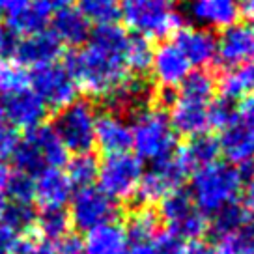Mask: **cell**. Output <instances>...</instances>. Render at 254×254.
Wrapping results in <instances>:
<instances>
[{
  "instance_id": "ab89813d",
  "label": "cell",
  "mask_w": 254,
  "mask_h": 254,
  "mask_svg": "<svg viewBox=\"0 0 254 254\" xmlns=\"http://www.w3.org/2000/svg\"><path fill=\"white\" fill-rule=\"evenodd\" d=\"M150 254H182L183 241L174 238L172 234H157L150 241Z\"/></svg>"
},
{
  "instance_id": "f6af8a7d",
  "label": "cell",
  "mask_w": 254,
  "mask_h": 254,
  "mask_svg": "<svg viewBox=\"0 0 254 254\" xmlns=\"http://www.w3.org/2000/svg\"><path fill=\"white\" fill-rule=\"evenodd\" d=\"M19 247V236L9 232L6 226H0V254H11Z\"/></svg>"
},
{
  "instance_id": "5bb4252c",
  "label": "cell",
  "mask_w": 254,
  "mask_h": 254,
  "mask_svg": "<svg viewBox=\"0 0 254 254\" xmlns=\"http://www.w3.org/2000/svg\"><path fill=\"white\" fill-rule=\"evenodd\" d=\"M254 58V28L245 23H236L224 28L217 40L215 62L224 67H236Z\"/></svg>"
},
{
  "instance_id": "db71d44e",
  "label": "cell",
  "mask_w": 254,
  "mask_h": 254,
  "mask_svg": "<svg viewBox=\"0 0 254 254\" xmlns=\"http://www.w3.org/2000/svg\"><path fill=\"white\" fill-rule=\"evenodd\" d=\"M9 178H11V170H9V167L4 163V161H0V194L6 190V187H8V182Z\"/></svg>"
},
{
  "instance_id": "d590c367",
  "label": "cell",
  "mask_w": 254,
  "mask_h": 254,
  "mask_svg": "<svg viewBox=\"0 0 254 254\" xmlns=\"http://www.w3.org/2000/svg\"><path fill=\"white\" fill-rule=\"evenodd\" d=\"M215 249L219 254H254V217L238 232L219 239Z\"/></svg>"
},
{
  "instance_id": "603a6c76",
  "label": "cell",
  "mask_w": 254,
  "mask_h": 254,
  "mask_svg": "<svg viewBox=\"0 0 254 254\" xmlns=\"http://www.w3.org/2000/svg\"><path fill=\"white\" fill-rule=\"evenodd\" d=\"M219 140L211 133L190 136L183 146H178L176 155L182 161V165L187 168V172H194L202 167H207L219 157Z\"/></svg>"
},
{
  "instance_id": "c3c4849f",
  "label": "cell",
  "mask_w": 254,
  "mask_h": 254,
  "mask_svg": "<svg viewBox=\"0 0 254 254\" xmlns=\"http://www.w3.org/2000/svg\"><path fill=\"white\" fill-rule=\"evenodd\" d=\"M56 254H84V251H82V241L67 236L64 241H60V247H58V253Z\"/></svg>"
},
{
  "instance_id": "52a82bcc",
  "label": "cell",
  "mask_w": 254,
  "mask_h": 254,
  "mask_svg": "<svg viewBox=\"0 0 254 254\" xmlns=\"http://www.w3.org/2000/svg\"><path fill=\"white\" fill-rule=\"evenodd\" d=\"M142 161L131 153L107 155L99 163V189L114 202H127L136 196V190L142 180Z\"/></svg>"
},
{
  "instance_id": "ee69618b",
  "label": "cell",
  "mask_w": 254,
  "mask_h": 254,
  "mask_svg": "<svg viewBox=\"0 0 254 254\" xmlns=\"http://www.w3.org/2000/svg\"><path fill=\"white\" fill-rule=\"evenodd\" d=\"M153 103H157L155 107L161 109V111H165L168 107H172L176 103V99H178V92H176L174 88H157V92L153 94Z\"/></svg>"
},
{
  "instance_id": "d4e9b609",
  "label": "cell",
  "mask_w": 254,
  "mask_h": 254,
  "mask_svg": "<svg viewBox=\"0 0 254 254\" xmlns=\"http://www.w3.org/2000/svg\"><path fill=\"white\" fill-rule=\"evenodd\" d=\"M26 138L38 150L47 168H62L67 163V150L53 127L40 126L36 129H30L26 133Z\"/></svg>"
},
{
  "instance_id": "4dcf8cb0",
  "label": "cell",
  "mask_w": 254,
  "mask_h": 254,
  "mask_svg": "<svg viewBox=\"0 0 254 254\" xmlns=\"http://www.w3.org/2000/svg\"><path fill=\"white\" fill-rule=\"evenodd\" d=\"M215 77L207 69H196L190 71L185 80L180 84V97L185 99H192V101H200V103H209L213 101L215 94Z\"/></svg>"
},
{
  "instance_id": "60d3db41",
  "label": "cell",
  "mask_w": 254,
  "mask_h": 254,
  "mask_svg": "<svg viewBox=\"0 0 254 254\" xmlns=\"http://www.w3.org/2000/svg\"><path fill=\"white\" fill-rule=\"evenodd\" d=\"M17 144H19L17 129L11 127L6 120L2 118L0 120V161H4L6 157H11Z\"/></svg>"
},
{
  "instance_id": "681fc988",
  "label": "cell",
  "mask_w": 254,
  "mask_h": 254,
  "mask_svg": "<svg viewBox=\"0 0 254 254\" xmlns=\"http://www.w3.org/2000/svg\"><path fill=\"white\" fill-rule=\"evenodd\" d=\"M15 40L11 38V32L0 23V56L11 55V49H13Z\"/></svg>"
},
{
  "instance_id": "8d00e7d4",
  "label": "cell",
  "mask_w": 254,
  "mask_h": 254,
  "mask_svg": "<svg viewBox=\"0 0 254 254\" xmlns=\"http://www.w3.org/2000/svg\"><path fill=\"white\" fill-rule=\"evenodd\" d=\"M236 122H238V109L234 107L232 101L224 99V97L209 101V105H207V126L211 129L224 131L226 127H230Z\"/></svg>"
},
{
  "instance_id": "f907efd6",
  "label": "cell",
  "mask_w": 254,
  "mask_h": 254,
  "mask_svg": "<svg viewBox=\"0 0 254 254\" xmlns=\"http://www.w3.org/2000/svg\"><path fill=\"white\" fill-rule=\"evenodd\" d=\"M32 2H34L36 6H40L41 9H45L49 15H53V13L58 11V9L69 6L71 0H32Z\"/></svg>"
},
{
  "instance_id": "30bf717a",
  "label": "cell",
  "mask_w": 254,
  "mask_h": 254,
  "mask_svg": "<svg viewBox=\"0 0 254 254\" xmlns=\"http://www.w3.org/2000/svg\"><path fill=\"white\" fill-rule=\"evenodd\" d=\"M189 174L187 168L182 165V161L178 159V155L153 163V167L144 172L136 196L138 200H142L146 206H151L153 202H161L167 194H170L172 190L180 189V185L183 183L185 176Z\"/></svg>"
},
{
  "instance_id": "d6a6232c",
  "label": "cell",
  "mask_w": 254,
  "mask_h": 254,
  "mask_svg": "<svg viewBox=\"0 0 254 254\" xmlns=\"http://www.w3.org/2000/svg\"><path fill=\"white\" fill-rule=\"evenodd\" d=\"M151 60H153V45L150 40L142 36H129L126 49V64L127 69L133 71L136 77H142L150 71Z\"/></svg>"
},
{
  "instance_id": "ac0fdd59",
  "label": "cell",
  "mask_w": 254,
  "mask_h": 254,
  "mask_svg": "<svg viewBox=\"0 0 254 254\" xmlns=\"http://www.w3.org/2000/svg\"><path fill=\"white\" fill-rule=\"evenodd\" d=\"M73 196V185L60 168H47L34 178V198L43 209L64 207Z\"/></svg>"
},
{
  "instance_id": "7c38bea8",
  "label": "cell",
  "mask_w": 254,
  "mask_h": 254,
  "mask_svg": "<svg viewBox=\"0 0 254 254\" xmlns=\"http://www.w3.org/2000/svg\"><path fill=\"white\" fill-rule=\"evenodd\" d=\"M11 56L19 65L36 69L47 64H55L62 56V43L51 30H41L15 41Z\"/></svg>"
},
{
  "instance_id": "ba28073f",
  "label": "cell",
  "mask_w": 254,
  "mask_h": 254,
  "mask_svg": "<svg viewBox=\"0 0 254 254\" xmlns=\"http://www.w3.org/2000/svg\"><path fill=\"white\" fill-rule=\"evenodd\" d=\"M69 219L71 226L80 232H90L109 222H116L120 217V206L111 196H107L99 187H84L69 200Z\"/></svg>"
},
{
  "instance_id": "4316f807",
  "label": "cell",
  "mask_w": 254,
  "mask_h": 254,
  "mask_svg": "<svg viewBox=\"0 0 254 254\" xmlns=\"http://www.w3.org/2000/svg\"><path fill=\"white\" fill-rule=\"evenodd\" d=\"M34 228L38 230L41 241H47V243L64 241L69 236L71 219H69V213L65 211V207H45L36 217Z\"/></svg>"
},
{
  "instance_id": "bcb514c9",
  "label": "cell",
  "mask_w": 254,
  "mask_h": 254,
  "mask_svg": "<svg viewBox=\"0 0 254 254\" xmlns=\"http://www.w3.org/2000/svg\"><path fill=\"white\" fill-rule=\"evenodd\" d=\"M30 2L32 0H0V11L6 15V19H9L26 8Z\"/></svg>"
},
{
  "instance_id": "b9f144b4",
  "label": "cell",
  "mask_w": 254,
  "mask_h": 254,
  "mask_svg": "<svg viewBox=\"0 0 254 254\" xmlns=\"http://www.w3.org/2000/svg\"><path fill=\"white\" fill-rule=\"evenodd\" d=\"M238 120L254 133V94L241 99L238 107Z\"/></svg>"
},
{
  "instance_id": "f1b7e54d",
  "label": "cell",
  "mask_w": 254,
  "mask_h": 254,
  "mask_svg": "<svg viewBox=\"0 0 254 254\" xmlns=\"http://www.w3.org/2000/svg\"><path fill=\"white\" fill-rule=\"evenodd\" d=\"M253 219V213L245 207V204H228L226 207L219 209L213 215V221H211V232L217 239L224 238V236H230L234 232H238L239 228H243L247 222Z\"/></svg>"
},
{
  "instance_id": "8992f818",
  "label": "cell",
  "mask_w": 254,
  "mask_h": 254,
  "mask_svg": "<svg viewBox=\"0 0 254 254\" xmlns=\"http://www.w3.org/2000/svg\"><path fill=\"white\" fill-rule=\"evenodd\" d=\"M159 219L168 226L180 241H198L209 228L206 215L194 206L190 194L183 189H176L159 202Z\"/></svg>"
},
{
  "instance_id": "3957f363",
  "label": "cell",
  "mask_w": 254,
  "mask_h": 254,
  "mask_svg": "<svg viewBox=\"0 0 254 254\" xmlns=\"http://www.w3.org/2000/svg\"><path fill=\"white\" fill-rule=\"evenodd\" d=\"M131 148L140 161L159 163L172 157L178 150V135L167 112L157 107H144L133 114Z\"/></svg>"
},
{
  "instance_id": "e575fe53",
  "label": "cell",
  "mask_w": 254,
  "mask_h": 254,
  "mask_svg": "<svg viewBox=\"0 0 254 254\" xmlns=\"http://www.w3.org/2000/svg\"><path fill=\"white\" fill-rule=\"evenodd\" d=\"M77 8L95 26L112 24L120 19V0H79Z\"/></svg>"
},
{
  "instance_id": "44dd1931",
  "label": "cell",
  "mask_w": 254,
  "mask_h": 254,
  "mask_svg": "<svg viewBox=\"0 0 254 254\" xmlns=\"http://www.w3.org/2000/svg\"><path fill=\"white\" fill-rule=\"evenodd\" d=\"M217 140H219V150L224 153L230 165L243 167L254 163V133L247 129L239 120L221 131V138Z\"/></svg>"
},
{
  "instance_id": "816d5d0a",
  "label": "cell",
  "mask_w": 254,
  "mask_h": 254,
  "mask_svg": "<svg viewBox=\"0 0 254 254\" xmlns=\"http://www.w3.org/2000/svg\"><path fill=\"white\" fill-rule=\"evenodd\" d=\"M245 207L253 213L254 211V172L247 178L245 185Z\"/></svg>"
},
{
  "instance_id": "1f68e13d",
  "label": "cell",
  "mask_w": 254,
  "mask_h": 254,
  "mask_svg": "<svg viewBox=\"0 0 254 254\" xmlns=\"http://www.w3.org/2000/svg\"><path fill=\"white\" fill-rule=\"evenodd\" d=\"M51 21L45 9H41L40 6H36L34 2H30L24 9H21L19 13H15L13 17L8 19V26L11 34H19L21 38L23 36H30L36 32L45 30L47 23Z\"/></svg>"
},
{
  "instance_id": "ffe728a7",
  "label": "cell",
  "mask_w": 254,
  "mask_h": 254,
  "mask_svg": "<svg viewBox=\"0 0 254 254\" xmlns=\"http://www.w3.org/2000/svg\"><path fill=\"white\" fill-rule=\"evenodd\" d=\"M207 105L192 99L180 97L170 107V126L176 131V135L182 136H196L202 133H207Z\"/></svg>"
},
{
  "instance_id": "5b68a950",
  "label": "cell",
  "mask_w": 254,
  "mask_h": 254,
  "mask_svg": "<svg viewBox=\"0 0 254 254\" xmlns=\"http://www.w3.org/2000/svg\"><path fill=\"white\" fill-rule=\"evenodd\" d=\"M95 112L90 101L75 99L73 103L58 111L53 124V129L62 140L67 151L86 153L95 146Z\"/></svg>"
},
{
  "instance_id": "6da1fadb",
  "label": "cell",
  "mask_w": 254,
  "mask_h": 254,
  "mask_svg": "<svg viewBox=\"0 0 254 254\" xmlns=\"http://www.w3.org/2000/svg\"><path fill=\"white\" fill-rule=\"evenodd\" d=\"M127 41L129 34L120 24L95 26L86 47L71 53L64 64L79 90L99 99H109L116 92V88L129 77L126 64Z\"/></svg>"
},
{
  "instance_id": "83f0119b",
  "label": "cell",
  "mask_w": 254,
  "mask_h": 254,
  "mask_svg": "<svg viewBox=\"0 0 254 254\" xmlns=\"http://www.w3.org/2000/svg\"><path fill=\"white\" fill-rule=\"evenodd\" d=\"M159 213L151 206H142L135 209L126 226L127 241L129 245L135 243H150L151 239L159 234Z\"/></svg>"
},
{
  "instance_id": "4fadbf2b",
  "label": "cell",
  "mask_w": 254,
  "mask_h": 254,
  "mask_svg": "<svg viewBox=\"0 0 254 254\" xmlns=\"http://www.w3.org/2000/svg\"><path fill=\"white\" fill-rule=\"evenodd\" d=\"M176 47L183 53L190 65L196 67H206L215 62L217 55V38L213 32L202 28V26H192V24H182L174 32Z\"/></svg>"
},
{
  "instance_id": "2e32d148",
  "label": "cell",
  "mask_w": 254,
  "mask_h": 254,
  "mask_svg": "<svg viewBox=\"0 0 254 254\" xmlns=\"http://www.w3.org/2000/svg\"><path fill=\"white\" fill-rule=\"evenodd\" d=\"M95 146L105 155L127 153L131 148V126L120 112L107 111L95 118Z\"/></svg>"
},
{
  "instance_id": "e0dca14e",
  "label": "cell",
  "mask_w": 254,
  "mask_h": 254,
  "mask_svg": "<svg viewBox=\"0 0 254 254\" xmlns=\"http://www.w3.org/2000/svg\"><path fill=\"white\" fill-rule=\"evenodd\" d=\"M189 17L207 30H224L239 19V0H190Z\"/></svg>"
},
{
  "instance_id": "d6986e66",
  "label": "cell",
  "mask_w": 254,
  "mask_h": 254,
  "mask_svg": "<svg viewBox=\"0 0 254 254\" xmlns=\"http://www.w3.org/2000/svg\"><path fill=\"white\" fill-rule=\"evenodd\" d=\"M51 32L62 45L79 47L90 38L92 24L88 23L77 6H65L51 15Z\"/></svg>"
},
{
  "instance_id": "11a10c76",
  "label": "cell",
  "mask_w": 254,
  "mask_h": 254,
  "mask_svg": "<svg viewBox=\"0 0 254 254\" xmlns=\"http://www.w3.org/2000/svg\"><path fill=\"white\" fill-rule=\"evenodd\" d=\"M4 209H6V200L0 194V222H2V217H4Z\"/></svg>"
},
{
  "instance_id": "7a4b0ae2",
  "label": "cell",
  "mask_w": 254,
  "mask_h": 254,
  "mask_svg": "<svg viewBox=\"0 0 254 254\" xmlns=\"http://www.w3.org/2000/svg\"><path fill=\"white\" fill-rule=\"evenodd\" d=\"M243 174L230 163L215 161L194 170L190 180V198L204 215H215L228 204L238 202L243 187Z\"/></svg>"
},
{
  "instance_id": "7402d4cb",
  "label": "cell",
  "mask_w": 254,
  "mask_h": 254,
  "mask_svg": "<svg viewBox=\"0 0 254 254\" xmlns=\"http://www.w3.org/2000/svg\"><path fill=\"white\" fill-rule=\"evenodd\" d=\"M129 241H127L126 226L120 222H109L86 232L82 241L84 254H126Z\"/></svg>"
},
{
  "instance_id": "74e56055",
  "label": "cell",
  "mask_w": 254,
  "mask_h": 254,
  "mask_svg": "<svg viewBox=\"0 0 254 254\" xmlns=\"http://www.w3.org/2000/svg\"><path fill=\"white\" fill-rule=\"evenodd\" d=\"M4 192L11 198V202H30L34 198V178L15 172L9 178Z\"/></svg>"
},
{
  "instance_id": "836d02e7",
  "label": "cell",
  "mask_w": 254,
  "mask_h": 254,
  "mask_svg": "<svg viewBox=\"0 0 254 254\" xmlns=\"http://www.w3.org/2000/svg\"><path fill=\"white\" fill-rule=\"evenodd\" d=\"M36 217L38 213L32 206V202H11V204H6L2 226H6L15 236H21L36 226Z\"/></svg>"
},
{
  "instance_id": "277c9868",
  "label": "cell",
  "mask_w": 254,
  "mask_h": 254,
  "mask_svg": "<svg viewBox=\"0 0 254 254\" xmlns=\"http://www.w3.org/2000/svg\"><path fill=\"white\" fill-rule=\"evenodd\" d=\"M120 17L129 30L146 40H165L183 24L172 0H120Z\"/></svg>"
},
{
  "instance_id": "9c48e42d",
  "label": "cell",
  "mask_w": 254,
  "mask_h": 254,
  "mask_svg": "<svg viewBox=\"0 0 254 254\" xmlns=\"http://www.w3.org/2000/svg\"><path fill=\"white\" fill-rule=\"evenodd\" d=\"M30 88L45 103V107L60 111L73 103L79 95V86L64 64H47L32 69Z\"/></svg>"
},
{
  "instance_id": "f35d334b",
  "label": "cell",
  "mask_w": 254,
  "mask_h": 254,
  "mask_svg": "<svg viewBox=\"0 0 254 254\" xmlns=\"http://www.w3.org/2000/svg\"><path fill=\"white\" fill-rule=\"evenodd\" d=\"M23 86H26V75L15 65L0 60V94L6 95Z\"/></svg>"
},
{
  "instance_id": "8fae6325",
  "label": "cell",
  "mask_w": 254,
  "mask_h": 254,
  "mask_svg": "<svg viewBox=\"0 0 254 254\" xmlns=\"http://www.w3.org/2000/svg\"><path fill=\"white\" fill-rule=\"evenodd\" d=\"M0 105L4 120L15 129L19 127L30 131L43 126V120L47 118V107L32 88H17L4 95Z\"/></svg>"
},
{
  "instance_id": "9f6ffc18",
  "label": "cell",
  "mask_w": 254,
  "mask_h": 254,
  "mask_svg": "<svg viewBox=\"0 0 254 254\" xmlns=\"http://www.w3.org/2000/svg\"><path fill=\"white\" fill-rule=\"evenodd\" d=\"M4 118V114H2V105H0V120Z\"/></svg>"
},
{
  "instance_id": "cb8c5ba5",
  "label": "cell",
  "mask_w": 254,
  "mask_h": 254,
  "mask_svg": "<svg viewBox=\"0 0 254 254\" xmlns=\"http://www.w3.org/2000/svg\"><path fill=\"white\" fill-rule=\"evenodd\" d=\"M151 97H153V92L148 80L142 77H127L107 101L111 103L114 112L131 111L135 114L140 109L148 107Z\"/></svg>"
},
{
  "instance_id": "7bdbcfd3",
  "label": "cell",
  "mask_w": 254,
  "mask_h": 254,
  "mask_svg": "<svg viewBox=\"0 0 254 254\" xmlns=\"http://www.w3.org/2000/svg\"><path fill=\"white\" fill-rule=\"evenodd\" d=\"M17 253L19 254H56L53 243H47V241H24V243H19L17 247Z\"/></svg>"
},
{
  "instance_id": "f546056e",
  "label": "cell",
  "mask_w": 254,
  "mask_h": 254,
  "mask_svg": "<svg viewBox=\"0 0 254 254\" xmlns=\"http://www.w3.org/2000/svg\"><path fill=\"white\" fill-rule=\"evenodd\" d=\"M67 180L71 182L73 187H92L97 182V174H99V161L92 151L86 153H75V157L67 159Z\"/></svg>"
},
{
  "instance_id": "f5cc1de1",
  "label": "cell",
  "mask_w": 254,
  "mask_h": 254,
  "mask_svg": "<svg viewBox=\"0 0 254 254\" xmlns=\"http://www.w3.org/2000/svg\"><path fill=\"white\" fill-rule=\"evenodd\" d=\"M239 15L254 21V0H239Z\"/></svg>"
},
{
  "instance_id": "7dc6e473",
  "label": "cell",
  "mask_w": 254,
  "mask_h": 254,
  "mask_svg": "<svg viewBox=\"0 0 254 254\" xmlns=\"http://www.w3.org/2000/svg\"><path fill=\"white\" fill-rule=\"evenodd\" d=\"M182 254H219L217 253V249L213 245H209L206 241H190L187 247H183V253Z\"/></svg>"
},
{
  "instance_id": "484cf974",
  "label": "cell",
  "mask_w": 254,
  "mask_h": 254,
  "mask_svg": "<svg viewBox=\"0 0 254 254\" xmlns=\"http://www.w3.org/2000/svg\"><path fill=\"white\" fill-rule=\"evenodd\" d=\"M219 90L228 101H241L243 97L254 94V58L222 73Z\"/></svg>"
},
{
  "instance_id": "9a60e30c",
  "label": "cell",
  "mask_w": 254,
  "mask_h": 254,
  "mask_svg": "<svg viewBox=\"0 0 254 254\" xmlns=\"http://www.w3.org/2000/svg\"><path fill=\"white\" fill-rule=\"evenodd\" d=\"M150 71L159 88L176 90L190 73V64L172 41H165L157 49H153Z\"/></svg>"
}]
</instances>
